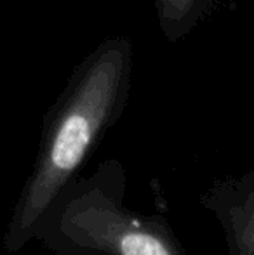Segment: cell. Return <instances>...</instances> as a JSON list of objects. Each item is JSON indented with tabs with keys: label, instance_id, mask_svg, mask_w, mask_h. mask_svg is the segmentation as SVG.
Returning a JSON list of instances; mask_svg holds the SVG:
<instances>
[{
	"label": "cell",
	"instance_id": "obj_1",
	"mask_svg": "<svg viewBox=\"0 0 254 255\" xmlns=\"http://www.w3.org/2000/svg\"><path fill=\"white\" fill-rule=\"evenodd\" d=\"M120 249L124 255H169L166 247L159 240L150 235H143V233L127 235L122 240Z\"/></svg>",
	"mask_w": 254,
	"mask_h": 255
},
{
	"label": "cell",
	"instance_id": "obj_2",
	"mask_svg": "<svg viewBox=\"0 0 254 255\" xmlns=\"http://www.w3.org/2000/svg\"><path fill=\"white\" fill-rule=\"evenodd\" d=\"M166 7V14L169 16H181L188 10V7L193 3V0H162Z\"/></svg>",
	"mask_w": 254,
	"mask_h": 255
}]
</instances>
